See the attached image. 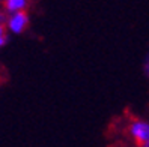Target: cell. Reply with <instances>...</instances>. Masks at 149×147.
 Segmentation results:
<instances>
[{"label": "cell", "mask_w": 149, "mask_h": 147, "mask_svg": "<svg viewBox=\"0 0 149 147\" xmlns=\"http://www.w3.org/2000/svg\"><path fill=\"white\" fill-rule=\"evenodd\" d=\"M127 134L137 147L143 146L146 141H149V120L140 117L130 119L127 123Z\"/></svg>", "instance_id": "1"}, {"label": "cell", "mask_w": 149, "mask_h": 147, "mask_svg": "<svg viewBox=\"0 0 149 147\" xmlns=\"http://www.w3.org/2000/svg\"><path fill=\"white\" fill-rule=\"evenodd\" d=\"M27 26H29V14L26 11L9 15L8 20H6V29L14 35L23 33L26 29H27Z\"/></svg>", "instance_id": "2"}, {"label": "cell", "mask_w": 149, "mask_h": 147, "mask_svg": "<svg viewBox=\"0 0 149 147\" xmlns=\"http://www.w3.org/2000/svg\"><path fill=\"white\" fill-rule=\"evenodd\" d=\"M27 5L29 3L26 0H6V2H3V9L8 14V17H9V15L18 14V12H24Z\"/></svg>", "instance_id": "3"}, {"label": "cell", "mask_w": 149, "mask_h": 147, "mask_svg": "<svg viewBox=\"0 0 149 147\" xmlns=\"http://www.w3.org/2000/svg\"><path fill=\"white\" fill-rule=\"evenodd\" d=\"M6 26L5 24H0V48H2L6 42H8V33H6Z\"/></svg>", "instance_id": "4"}, {"label": "cell", "mask_w": 149, "mask_h": 147, "mask_svg": "<svg viewBox=\"0 0 149 147\" xmlns=\"http://www.w3.org/2000/svg\"><path fill=\"white\" fill-rule=\"evenodd\" d=\"M143 74H145V77H146L148 81H149V54L146 56L145 62H143Z\"/></svg>", "instance_id": "5"}, {"label": "cell", "mask_w": 149, "mask_h": 147, "mask_svg": "<svg viewBox=\"0 0 149 147\" xmlns=\"http://www.w3.org/2000/svg\"><path fill=\"white\" fill-rule=\"evenodd\" d=\"M3 23H5V14L0 11V24H3Z\"/></svg>", "instance_id": "6"}, {"label": "cell", "mask_w": 149, "mask_h": 147, "mask_svg": "<svg viewBox=\"0 0 149 147\" xmlns=\"http://www.w3.org/2000/svg\"><path fill=\"white\" fill-rule=\"evenodd\" d=\"M140 147H149V141H146V143H145L143 146H140Z\"/></svg>", "instance_id": "7"}]
</instances>
